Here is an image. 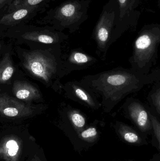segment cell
Masks as SVG:
<instances>
[{"mask_svg": "<svg viewBox=\"0 0 160 161\" xmlns=\"http://www.w3.org/2000/svg\"><path fill=\"white\" fill-rule=\"evenodd\" d=\"M160 80L159 69L152 70L149 74L143 75L131 68H118L86 75L79 82L96 97H101L103 111L110 113L130 94Z\"/></svg>", "mask_w": 160, "mask_h": 161, "instance_id": "cell-1", "label": "cell"}, {"mask_svg": "<svg viewBox=\"0 0 160 161\" xmlns=\"http://www.w3.org/2000/svg\"><path fill=\"white\" fill-rule=\"evenodd\" d=\"M160 43V25H145L133 42L132 55L129 60L131 69L142 74H150L157 62Z\"/></svg>", "mask_w": 160, "mask_h": 161, "instance_id": "cell-2", "label": "cell"}, {"mask_svg": "<svg viewBox=\"0 0 160 161\" xmlns=\"http://www.w3.org/2000/svg\"><path fill=\"white\" fill-rule=\"evenodd\" d=\"M21 61L27 72L47 84H51L59 75L65 73L61 58L45 52L35 50L23 52Z\"/></svg>", "mask_w": 160, "mask_h": 161, "instance_id": "cell-3", "label": "cell"}, {"mask_svg": "<svg viewBox=\"0 0 160 161\" xmlns=\"http://www.w3.org/2000/svg\"><path fill=\"white\" fill-rule=\"evenodd\" d=\"M91 0H68L52 11L51 20L56 29L73 33L88 19Z\"/></svg>", "mask_w": 160, "mask_h": 161, "instance_id": "cell-4", "label": "cell"}, {"mask_svg": "<svg viewBox=\"0 0 160 161\" xmlns=\"http://www.w3.org/2000/svg\"><path fill=\"white\" fill-rule=\"evenodd\" d=\"M119 14L117 0H109L103 7L93 33L97 51L106 54L112 43V37Z\"/></svg>", "mask_w": 160, "mask_h": 161, "instance_id": "cell-5", "label": "cell"}, {"mask_svg": "<svg viewBox=\"0 0 160 161\" xmlns=\"http://www.w3.org/2000/svg\"><path fill=\"white\" fill-rule=\"evenodd\" d=\"M119 14L112 37L114 43L125 32L135 28L141 13L137 10L140 0H117Z\"/></svg>", "mask_w": 160, "mask_h": 161, "instance_id": "cell-6", "label": "cell"}, {"mask_svg": "<svg viewBox=\"0 0 160 161\" xmlns=\"http://www.w3.org/2000/svg\"><path fill=\"white\" fill-rule=\"evenodd\" d=\"M35 112L34 107L6 93H0V115L9 118L29 117Z\"/></svg>", "mask_w": 160, "mask_h": 161, "instance_id": "cell-7", "label": "cell"}, {"mask_svg": "<svg viewBox=\"0 0 160 161\" xmlns=\"http://www.w3.org/2000/svg\"><path fill=\"white\" fill-rule=\"evenodd\" d=\"M125 114L142 130H148L151 128L149 110L138 99L128 98L122 106Z\"/></svg>", "mask_w": 160, "mask_h": 161, "instance_id": "cell-8", "label": "cell"}, {"mask_svg": "<svg viewBox=\"0 0 160 161\" xmlns=\"http://www.w3.org/2000/svg\"><path fill=\"white\" fill-rule=\"evenodd\" d=\"M65 89L67 96L72 100L83 104L92 109L98 110L101 107L97 97L83 86L79 81L68 82Z\"/></svg>", "mask_w": 160, "mask_h": 161, "instance_id": "cell-9", "label": "cell"}, {"mask_svg": "<svg viewBox=\"0 0 160 161\" xmlns=\"http://www.w3.org/2000/svg\"><path fill=\"white\" fill-rule=\"evenodd\" d=\"M96 62V58L78 50L71 51L65 60L62 61L65 73L86 69Z\"/></svg>", "mask_w": 160, "mask_h": 161, "instance_id": "cell-10", "label": "cell"}, {"mask_svg": "<svg viewBox=\"0 0 160 161\" xmlns=\"http://www.w3.org/2000/svg\"><path fill=\"white\" fill-rule=\"evenodd\" d=\"M22 146V142L18 136H5L0 142V159L5 161H19Z\"/></svg>", "mask_w": 160, "mask_h": 161, "instance_id": "cell-11", "label": "cell"}, {"mask_svg": "<svg viewBox=\"0 0 160 161\" xmlns=\"http://www.w3.org/2000/svg\"><path fill=\"white\" fill-rule=\"evenodd\" d=\"M21 37L24 40L36 43L58 45L66 40L68 36L61 32H33L24 33L21 36Z\"/></svg>", "mask_w": 160, "mask_h": 161, "instance_id": "cell-12", "label": "cell"}, {"mask_svg": "<svg viewBox=\"0 0 160 161\" xmlns=\"http://www.w3.org/2000/svg\"><path fill=\"white\" fill-rule=\"evenodd\" d=\"M12 92L15 97L22 101L38 100L41 97L38 88L33 84L23 80L14 81L12 86Z\"/></svg>", "mask_w": 160, "mask_h": 161, "instance_id": "cell-13", "label": "cell"}, {"mask_svg": "<svg viewBox=\"0 0 160 161\" xmlns=\"http://www.w3.org/2000/svg\"><path fill=\"white\" fill-rule=\"evenodd\" d=\"M16 71V68L8 53L4 55L0 60V85L10 80Z\"/></svg>", "mask_w": 160, "mask_h": 161, "instance_id": "cell-14", "label": "cell"}, {"mask_svg": "<svg viewBox=\"0 0 160 161\" xmlns=\"http://www.w3.org/2000/svg\"><path fill=\"white\" fill-rule=\"evenodd\" d=\"M37 6L24 7L13 10L9 14L3 16L0 20V24L10 25L19 22L26 18L31 12L34 10Z\"/></svg>", "mask_w": 160, "mask_h": 161, "instance_id": "cell-15", "label": "cell"}, {"mask_svg": "<svg viewBox=\"0 0 160 161\" xmlns=\"http://www.w3.org/2000/svg\"><path fill=\"white\" fill-rule=\"evenodd\" d=\"M155 87L150 92L148 101L151 106L154 107L158 115L160 114V80L155 82Z\"/></svg>", "mask_w": 160, "mask_h": 161, "instance_id": "cell-16", "label": "cell"}, {"mask_svg": "<svg viewBox=\"0 0 160 161\" xmlns=\"http://www.w3.org/2000/svg\"><path fill=\"white\" fill-rule=\"evenodd\" d=\"M119 131L124 140L128 142L134 143L140 140L138 134L127 126L120 125Z\"/></svg>", "mask_w": 160, "mask_h": 161, "instance_id": "cell-17", "label": "cell"}, {"mask_svg": "<svg viewBox=\"0 0 160 161\" xmlns=\"http://www.w3.org/2000/svg\"><path fill=\"white\" fill-rule=\"evenodd\" d=\"M68 114L70 122L75 127L79 129L84 127L86 123L85 118L78 111L71 110L68 112Z\"/></svg>", "mask_w": 160, "mask_h": 161, "instance_id": "cell-18", "label": "cell"}, {"mask_svg": "<svg viewBox=\"0 0 160 161\" xmlns=\"http://www.w3.org/2000/svg\"><path fill=\"white\" fill-rule=\"evenodd\" d=\"M47 1L49 0H14L9 6V10L12 12L19 8L37 6L38 4Z\"/></svg>", "mask_w": 160, "mask_h": 161, "instance_id": "cell-19", "label": "cell"}, {"mask_svg": "<svg viewBox=\"0 0 160 161\" xmlns=\"http://www.w3.org/2000/svg\"><path fill=\"white\" fill-rule=\"evenodd\" d=\"M149 117L151 120V125L153 126L154 133L156 135V137L159 143L160 142V124L158 120H157L156 116L151 114V111H149Z\"/></svg>", "mask_w": 160, "mask_h": 161, "instance_id": "cell-20", "label": "cell"}, {"mask_svg": "<svg viewBox=\"0 0 160 161\" xmlns=\"http://www.w3.org/2000/svg\"><path fill=\"white\" fill-rule=\"evenodd\" d=\"M97 133L96 129L94 127H91L82 131L80 136L82 139L87 140L95 137L97 135Z\"/></svg>", "mask_w": 160, "mask_h": 161, "instance_id": "cell-21", "label": "cell"}, {"mask_svg": "<svg viewBox=\"0 0 160 161\" xmlns=\"http://www.w3.org/2000/svg\"><path fill=\"white\" fill-rule=\"evenodd\" d=\"M9 1V0H0V8L5 4L7 3Z\"/></svg>", "mask_w": 160, "mask_h": 161, "instance_id": "cell-22", "label": "cell"}, {"mask_svg": "<svg viewBox=\"0 0 160 161\" xmlns=\"http://www.w3.org/2000/svg\"><path fill=\"white\" fill-rule=\"evenodd\" d=\"M30 161H41V160H40V159H39V157L35 156Z\"/></svg>", "mask_w": 160, "mask_h": 161, "instance_id": "cell-23", "label": "cell"}, {"mask_svg": "<svg viewBox=\"0 0 160 161\" xmlns=\"http://www.w3.org/2000/svg\"><path fill=\"white\" fill-rule=\"evenodd\" d=\"M3 45L1 43H0V53H1V52L3 51Z\"/></svg>", "mask_w": 160, "mask_h": 161, "instance_id": "cell-24", "label": "cell"}]
</instances>
